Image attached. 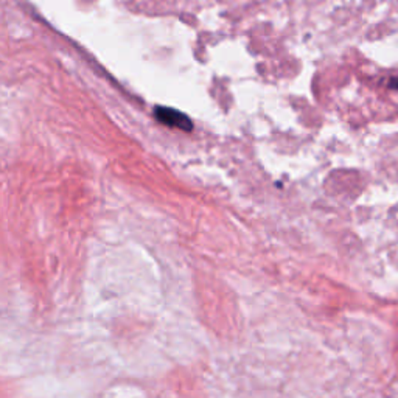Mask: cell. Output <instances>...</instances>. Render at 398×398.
<instances>
[{
  "label": "cell",
  "mask_w": 398,
  "mask_h": 398,
  "mask_svg": "<svg viewBox=\"0 0 398 398\" xmlns=\"http://www.w3.org/2000/svg\"><path fill=\"white\" fill-rule=\"evenodd\" d=\"M154 117L157 122H161L162 125H166V126H171V128H178L186 132H190L193 130L192 120H190L186 114H182L178 109L157 106L154 109Z\"/></svg>",
  "instance_id": "6da1fadb"
},
{
  "label": "cell",
  "mask_w": 398,
  "mask_h": 398,
  "mask_svg": "<svg viewBox=\"0 0 398 398\" xmlns=\"http://www.w3.org/2000/svg\"><path fill=\"white\" fill-rule=\"evenodd\" d=\"M392 86H394V87H398V84H397V83H392Z\"/></svg>",
  "instance_id": "7a4b0ae2"
}]
</instances>
